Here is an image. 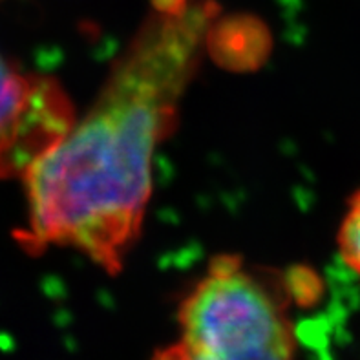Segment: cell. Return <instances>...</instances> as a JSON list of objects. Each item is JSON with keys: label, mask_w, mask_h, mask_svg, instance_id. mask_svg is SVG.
Here are the masks:
<instances>
[{"label": "cell", "mask_w": 360, "mask_h": 360, "mask_svg": "<svg viewBox=\"0 0 360 360\" xmlns=\"http://www.w3.org/2000/svg\"><path fill=\"white\" fill-rule=\"evenodd\" d=\"M88 114L24 172L27 252L72 247L119 273L141 234L155 148L172 132L218 6L154 0Z\"/></svg>", "instance_id": "6da1fadb"}, {"label": "cell", "mask_w": 360, "mask_h": 360, "mask_svg": "<svg viewBox=\"0 0 360 360\" xmlns=\"http://www.w3.org/2000/svg\"><path fill=\"white\" fill-rule=\"evenodd\" d=\"M179 338L154 360H295L289 297L238 256H218L178 311Z\"/></svg>", "instance_id": "7a4b0ae2"}, {"label": "cell", "mask_w": 360, "mask_h": 360, "mask_svg": "<svg viewBox=\"0 0 360 360\" xmlns=\"http://www.w3.org/2000/svg\"><path fill=\"white\" fill-rule=\"evenodd\" d=\"M73 123L72 101L59 82L22 72L0 53V179L22 178Z\"/></svg>", "instance_id": "3957f363"}, {"label": "cell", "mask_w": 360, "mask_h": 360, "mask_svg": "<svg viewBox=\"0 0 360 360\" xmlns=\"http://www.w3.org/2000/svg\"><path fill=\"white\" fill-rule=\"evenodd\" d=\"M338 249L344 262L360 276V191L353 194L347 205L338 231Z\"/></svg>", "instance_id": "277c9868"}]
</instances>
